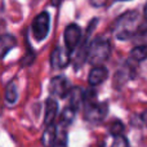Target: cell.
<instances>
[{"instance_id":"cell-1","label":"cell","mask_w":147,"mask_h":147,"mask_svg":"<svg viewBox=\"0 0 147 147\" xmlns=\"http://www.w3.org/2000/svg\"><path fill=\"white\" fill-rule=\"evenodd\" d=\"M142 26H145V22L141 21L140 13L137 10H128L115 21L112 34L117 40H128L138 34Z\"/></svg>"},{"instance_id":"cell-2","label":"cell","mask_w":147,"mask_h":147,"mask_svg":"<svg viewBox=\"0 0 147 147\" xmlns=\"http://www.w3.org/2000/svg\"><path fill=\"white\" fill-rule=\"evenodd\" d=\"M84 117L90 123H101L107 115V103L97 102V93L93 89L83 92Z\"/></svg>"},{"instance_id":"cell-3","label":"cell","mask_w":147,"mask_h":147,"mask_svg":"<svg viewBox=\"0 0 147 147\" xmlns=\"http://www.w3.org/2000/svg\"><path fill=\"white\" fill-rule=\"evenodd\" d=\"M110 53H111V44L107 39L97 38L90 44H88L86 57L93 66H98L106 62L110 57Z\"/></svg>"},{"instance_id":"cell-4","label":"cell","mask_w":147,"mask_h":147,"mask_svg":"<svg viewBox=\"0 0 147 147\" xmlns=\"http://www.w3.org/2000/svg\"><path fill=\"white\" fill-rule=\"evenodd\" d=\"M32 35L35 40L41 41L48 36L49 30H51V14L48 12H41L34 18L32 25H31Z\"/></svg>"},{"instance_id":"cell-5","label":"cell","mask_w":147,"mask_h":147,"mask_svg":"<svg viewBox=\"0 0 147 147\" xmlns=\"http://www.w3.org/2000/svg\"><path fill=\"white\" fill-rule=\"evenodd\" d=\"M63 39H65V45H66L67 51L70 53L75 52L81 40V28L76 23L69 25L63 32Z\"/></svg>"},{"instance_id":"cell-6","label":"cell","mask_w":147,"mask_h":147,"mask_svg":"<svg viewBox=\"0 0 147 147\" xmlns=\"http://www.w3.org/2000/svg\"><path fill=\"white\" fill-rule=\"evenodd\" d=\"M70 89H71L70 83L65 76H54L49 84L51 94L54 97H58V98H66Z\"/></svg>"},{"instance_id":"cell-7","label":"cell","mask_w":147,"mask_h":147,"mask_svg":"<svg viewBox=\"0 0 147 147\" xmlns=\"http://www.w3.org/2000/svg\"><path fill=\"white\" fill-rule=\"evenodd\" d=\"M51 63L54 69H65L70 63V52L65 48H56L52 52Z\"/></svg>"},{"instance_id":"cell-8","label":"cell","mask_w":147,"mask_h":147,"mask_svg":"<svg viewBox=\"0 0 147 147\" xmlns=\"http://www.w3.org/2000/svg\"><path fill=\"white\" fill-rule=\"evenodd\" d=\"M107 75H109V71H107L106 67H103L102 65L94 66L93 69L90 70L89 76H88L89 85L90 86H97V85H99V84H102L107 79Z\"/></svg>"},{"instance_id":"cell-9","label":"cell","mask_w":147,"mask_h":147,"mask_svg":"<svg viewBox=\"0 0 147 147\" xmlns=\"http://www.w3.org/2000/svg\"><path fill=\"white\" fill-rule=\"evenodd\" d=\"M57 112H58V103L53 97H51L45 102V115H44V125L45 127L54 124Z\"/></svg>"},{"instance_id":"cell-10","label":"cell","mask_w":147,"mask_h":147,"mask_svg":"<svg viewBox=\"0 0 147 147\" xmlns=\"http://www.w3.org/2000/svg\"><path fill=\"white\" fill-rule=\"evenodd\" d=\"M16 45H17V40L13 35L7 34L0 36V58H4Z\"/></svg>"},{"instance_id":"cell-11","label":"cell","mask_w":147,"mask_h":147,"mask_svg":"<svg viewBox=\"0 0 147 147\" xmlns=\"http://www.w3.org/2000/svg\"><path fill=\"white\" fill-rule=\"evenodd\" d=\"M56 138V125L52 124L45 127L44 129V134H43V145L45 147H52Z\"/></svg>"},{"instance_id":"cell-12","label":"cell","mask_w":147,"mask_h":147,"mask_svg":"<svg viewBox=\"0 0 147 147\" xmlns=\"http://www.w3.org/2000/svg\"><path fill=\"white\" fill-rule=\"evenodd\" d=\"M75 115H76V110L74 109V107H71V106H67L66 109H65V111L62 112L61 120H59V125H63V127L67 128L74 121Z\"/></svg>"},{"instance_id":"cell-13","label":"cell","mask_w":147,"mask_h":147,"mask_svg":"<svg viewBox=\"0 0 147 147\" xmlns=\"http://www.w3.org/2000/svg\"><path fill=\"white\" fill-rule=\"evenodd\" d=\"M147 57V48L146 45L143 44V45H138L136 47V48L132 49V52H130V58L133 59L134 62H142L145 61Z\"/></svg>"},{"instance_id":"cell-14","label":"cell","mask_w":147,"mask_h":147,"mask_svg":"<svg viewBox=\"0 0 147 147\" xmlns=\"http://www.w3.org/2000/svg\"><path fill=\"white\" fill-rule=\"evenodd\" d=\"M18 98V89L14 81H10L5 88V99L9 103H16Z\"/></svg>"},{"instance_id":"cell-15","label":"cell","mask_w":147,"mask_h":147,"mask_svg":"<svg viewBox=\"0 0 147 147\" xmlns=\"http://www.w3.org/2000/svg\"><path fill=\"white\" fill-rule=\"evenodd\" d=\"M110 132H111V134L114 137L119 134H124V125H123V123L119 121V120L114 121L111 124V127H110Z\"/></svg>"},{"instance_id":"cell-16","label":"cell","mask_w":147,"mask_h":147,"mask_svg":"<svg viewBox=\"0 0 147 147\" xmlns=\"http://www.w3.org/2000/svg\"><path fill=\"white\" fill-rule=\"evenodd\" d=\"M112 147H130V145L124 134H119V136H115Z\"/></svg>"},{"instance_id":"cell-17","label":"cell","mask_w":147,"mask_h":147,"mask_svg":"<svg viewBox=\"0 0 147 147\" xmlns=\"http://www.w3.org/2000/svg\"><path fill=\"white\" fill-rule=\"evenodd\" d=\"M89 3H90V5H93V7H103V5H106L107 0H89Z\"/></svg>"},{"instance_id":"cell-18","label":"cell","mask_w":147,"mask_h":147,"mask_svg":"<svg viewBox=\"0 0 147 147\" xmlns=\"http://www.w3.org/2000/svg\"><path fill=\"white\" fill-rule=\"evenodd\" d=\"M61 1H62V0H52V4H53V5H58Z\"/></svg>"},{"instance_id":"cell-19","label":"cell","mask_w":147,"mask_h":147,"mask_svg":"<svg viewBox=\"0 0 147 147\" xmlns=\"http://www.w3.org/2000/svg\"><path fill=\"white\" fill-rule=\"evenodd\" d=\"M116 1H128V0H116Z\"/></svg>"}]
</instances>
